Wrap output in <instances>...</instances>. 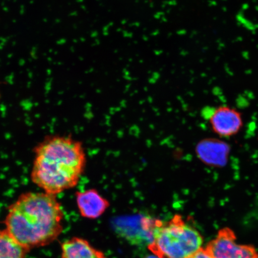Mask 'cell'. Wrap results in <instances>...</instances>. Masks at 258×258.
I'll return each instance as SVG.
<instances>
[{"label": "cell", "mask_w": 258, "mask_h": 258, "mask_svg": "<svg viewBox=\"0 0 258 258\" xmlns=\"http://www.w3.org/2000/svg\"><path fill=\"white\" fill-rule=\"evenodd\" d=\"M64 217L56 196L25 192L9 205L5 229L29 252L56 241L62 233Z\"/></svg>", "instance_id": "6da1fadb"}, {"label": "cell", "mask_w": 258, "mask_h": 258, "mask_svg": "<svg viewBox=\"0 0 258 258\" xmlns=\"http://www.w3.org/2000/svg\"><path fill=\"white\" fill-rule=\"evenodd\" d=\"M31 181L41 191L56 196L75 188L85 172L83 145L71 137L50 135L34 149Z\"/></svg>", "instance_id": "7a4b0ae2"}, {"label": "cell", "mask_w": 258, "mask_h": 258, "mask_svg": "<svg viewBox=\"0 0 258 258\" xmlns=\"http://www.w3.org/2000/svg\"><path fill=\"white\" fill-rule=\"evenodd\" d=\"M203 238L181 215L169 221L156 219L148 249L158 258H186L202 247Z\"/></svg>", "instance_id": "3957f363"}, {"label": "cell", "mask_w": 258, "mask_h": 258, "mask_svg": "<svg viewBox=\"0 0 258 258\" xmlns=\"http://www.w3.org/2000/svg\"><path fill=\"white\" fill-rule=\"evenodd\" d=\"M234 232L229 228L218 231L205 249L212 258H258V252L251 245L239 244Z\"/></svg>", "instance_id": "277c9868"}, {"label": "cell", "mask_w": 258, "mask_h": 258, "mask_svg": "<svg viewBox=\"0 0 258 258\" xmlns=\"http://www.w3.org/2000/svg\"><path fill=\"white\" fill-rule=\"evenodd\" d=\"M76 198L80 215L89 219L101 217L110 206L108 200L96 189L77 192Z\"/></svg>", "instance_id": "5b68a950"}, {"label": "cell", "mask_w": 258, "mask_h": 258, "mask_svg": "<svg viewBox=\"0 0 258 258\" xmlns=\"http://www.w3.org/2000/svg\"><path fill=\"white\" fill-rule=\"evenodd\" d=\"M213 131L221 137H228L238 133L243 121L239 112L228 106H221L210 116Z\"/></svg>", "instance_id": "8992f818"}, {"label": "cell", "mask_w": 258, "mask_h": 258, "mask_svg": "<svg viewBox=\"0 0 258 258\" xmlns=\"http://www.w3.org/2000/svg\"><path fill=\"white\" fill-rule=\"evenodd\" d=\"M196 153L199 159L208 165L223 167L227 163L230 147L215 139H206L197 145Z\"/></svg>", "instance_id": "52a82bcc"}, {"label": "cell", "mask_w": 258, "mask_h": 258, "mask_svg": "<svg viewBox=\"0 0 258 258\" xmlns=\"http://www.w3.org/2000/svg\"><path fill=\"white\" fill-rule=\"evenodd\" d=\"M61 258H108L88 240L74 237L61 244Z\"/></svg>", "instance_id": "ba28073f"}, {"label": "cell", "mask_w": 258, "mask_h": 258, "mask_svg": "<svg viewBox=\"0 0 258 258\" xmlns=\"http://www.w3.org/2000/svg\"><path fill=\"white\" fill-rule=\"evenodd\" d=\"M28 253L5 229L0 230V258H27Z\"/></svg>", "instance_id": "9c48e42d"}, {"label": "cell", "mask_w": 258, "mask_h": 258, "mask_svg": "<svg viewBox=\"0 0 258 258\" xmlns=\"http://www.w3.org/2000/svg\"><path fill=\"white\" fill-rule=\"evenodd\" d=\"M186 258H212L208 251L206 250L205 248L202 247L196 252L191 254Z\"/></svg>", "instance_id": "30bf717a"}, {"label": "cell", "mask_w": 258, "mask_h": 258, "mask_svg": "<svg viewBox=\"0 0 258 258\" xmlns=\"http://www.w3.org/2000/svg\"><path fill=\"white\" fill-rule=\"evenodd\" d=\"M1 98H2L1 89H0V101H1Z\"/></svg>", "instance_id": "8fae6325"}]
</instances>
